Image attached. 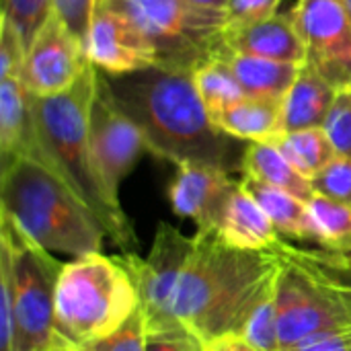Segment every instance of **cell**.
<instances>
[{
  "label": "cell",
  "mask_w": 351,
  "mask_h": 351,
  "mask_svg": "<svg viewBox=\"0 0 351 351\" xmlns=\"http://www.w3.org/2000/svg\"><path fill=\"white\" fill-rule=\"evenodd\" d=\"M280 251L284 265L278 274L276 304L282 351L311 335L351 325V284L335 276L351 267L350 257L298 251L286 241Z\"/></svg>",
  "instance_id": "obj_6"
},
{
  "label": "cell",
  "mask_w": 351,
  "mask_h": 351,
  "mask_svg": "<svg viewBox=\"0 0 351 351\" xmlns=\"http://www.w3.org/2000/svg\"><path fill=\"white\" fill-rule=\"evenodd\" d=\"M193 82L212 117L245 99L230 64L222 56L199 66L193 72Z\"/></svg>",
  "instance_id": "obj_25"
},
{
  "label": "cell",
  "mask_w": 351,
  "mask_h": 351,
  "mask_svg": "<svg viewBox=\"0 0 351 351\" xmlns=\"http://www.w3.org/2000/svg\"><path fill=\"white\" fill-rule=\"evenodd\" d=\"M0 156L2 162L25 156L43 165L31 95L21 78L0 80Z\"/></svg>",
  "instance_id": "obj_17"
},
{
  "label": "cell",
  "mask_w": 351,
  "mask_h": 351,
  "mask_svg": "<svg viewBox=\"0 0 351 351\" xmlns=\"http://www.w3.org/2000/svg\"><path fill=\"white\" fill-rule=\"evenodd\" d=\"M245 191L259 204V208L267 214L280 237H288L294 241H308L313 243V224L308 216L306 202L294 197L292 193L265 185L253 177L241 179Z\"/></svg>",
  "instance_id": "obj_22"
},
{
  "label": "cell",
  "mask_w": 351,
  "mask_h": 351,
  "mask_svg": "<svg viewBox=\"0 0 351 351\" xmlns=\"http://www.w3.org/2000/svg\"><path fill=\"white\" fill-rule=\"evenodd\" d=\"M193 6L199 8H210V10H226V2L228 0H185Z\"/></svg>",
  "instance_id": "obj_37"
},
{
  "label": "cell",
  "mask_w": 351,
  "mask_h": 351,
  "mask_svg": "<svg viewBox=\"0 0 351 351\" xmlns=\"http://www.w3.org/2000/svg\"><path fill=\"white\" fill-rule=\"evenodd\" d=\"M286 351H351V325L311 335Z\"/></svg>",
  "instance_id": "obj_35"
},
{
  "label": "cell",
  "mask_w": 351,
  "mask_h": 351,
  "mask_svg": "<svg viewBox=\"0 0 351 351\" xmlns=\"http://www.w3.org/2000/svg\"><path fill=\"white\" fill-rule=\"evenodd\" d=\"M84 53L97 70L107 74L138 72L156 66L154 51L142 33L109 0H95Z\"/></svg>",
  "instance_id": "obj_13"
},
{
  "label": "cell",
  "mask_w": 351,
  "mask_h": 351,
  "mask_svg": "<svg viewBox=\"0 0 351 351\" xmlns=\"http://www.w3.org/2000/svg\"><path fill=\"white\" fill-rule=\"evenodd\" d=\"M212 119L241 142H271L282 134V101L245 97Z\"/></svg>",
  "instance_id": "obj_20"
},
{
  "label": "cell",
  "mask_w": 351,
  "mask_h": 351,
  "mask_svg": "<svg viewBox=\"0 0 351 351\" xmlns=\"http://www.w3.org/2000/svg\"><path fill=\"white\" fill-rule=\"evenodd\" d=\"M99 95V70L88 64L78 82L53 97H31L43 165L56 171L99 216L107 234L125 253H136L134 228L103 191L90 158V111Z\"/></svg>",
  "instance_id": "obj_3"
},
{
  "label": "cell",
  "mask_w": 351,
  "mask_h": 351,
  "mask_svg": "<svg viewBox=\"0 0 351 351\" xmlns=\"http://www.w3.org/2000/svg\"><path fill=\"white\" fill-rule=\"evenodd\" d=\"M337 95L311 66H302L296 82L282 99V134L323 128Z\"/></svg>",
  "instance_id": "obj_18"
},
{
  "label": "cell",
  "mask_w": 351,
  "mask_h": 351,
  "mask_svg": "<svg viewBox=\"0 0 351 351\" xmlns=\"http://www.w3.org/2000/svg\"><path fill=\"white\" fill-rule=\"evenodd\" d=\"M241 173L265 185L284 189L302 202H311L315 197L311 181L302 177L271 142H247Z\"/></svg>",
  "instance_id": "obj_21"
},
{
  "label": "cell",
  "mask_w": 351,
  "mask_h": 351,
  "mask_svg": "<svg viewBox=\"0 0 351 351\" xmlns=\"http://www.w3.org/2000/svg\"><path fill=\"white\" fill-rule=\"evenodd\" d=\"M284 263L276 251H243L212 230H195L175 300V321L204 346L239 333L253 304Z\"/></svg>",
  "instance_id": "obj_2"
},
{
  "label": "cell",
  "mask_w": 351,
  "mask_h": 351,
  "mask_svg": "<svg viewBox=\"0 0 351 351\" xmlns=\"http://www.w3.org/2000/svg\"><path fill=\"white\" fill-rule=\"evenodd\" d=\"M239 181L228 171L208 165H179L169 183V204L181 218L195 222L197 230H216L224 206Z\"/></svg>",
  "instance_id": "obj_14"
},
{
  "label": "cell",
  "mask_w": 351,
  "mask_h": 351,
  "mask_svg": "<svg viewBox=\"0 0 351 351\" xmlns=\"http://www.w3.org/2000/svg\"><path fill=\"white\" fill-rule=\"evenodd\" d=\"M138 125L109 99L99 80V95L90 111V158L107 197L119 204V187L146 152Z\"/></svg>",
  "instance_id": "obj_11"
},
{
  "label": "cell",
  "mask_w": 351,
  "mask_h": 351,
  "mask_svg": "<svg viewBox=\"0 0 351 351\" xmlns=\"http://www.w3.org/2000/svg\"><path fill=\"white\" fill-rule=\"evenodd\" d=\"M214 232L226 245L243 251H276L282 243L280 232L241 181L230 193Z\"/></svg>",
  "instance_id": "obj_16"
},
{
  "label": "cell",
  "mask_w": 351,
  "mask_h": 351,
  "mask_svg": "<svg viewBox=\"0 0 351 351\" xmlns=\"http://www.w3.org/2000/svg\"><path fill=\"white\" fill-rule=\"evenodd\" d=\"M0 216L49 253H101L107 234L90 206L49 167L33 158L2 162Z\"/></svg>",
  "instance_id": "obj_4"
},
{
  "label": "cell",
  "mask_w": 351,
  "mask_h": 351,
  "mask_svg": "<svg viewBox=\"0 0 351 351\" xmlns=\"http://www.w3.org/2000/svg\"><path fill=\"white\" fill-rule=\"evenodd\" d=\"M0 234L10 241L14 265L10 351H58L56 290L64 263L4 216H0Z\"/></svg>",
  "instance_id": "obj_8"
},
{
  "label": "cell",
  "mask_w": 351,
  "mask_h": 351,
  "mask_svg": "<svg viewBox=\"0 0 351 351\" xmlns=\"http://www.w3.org/2000/svg\"><path fill=\"white\" fill-rule=\"evenodd\" d=\"M82 351H146V323L142 311H138L119 331L86 346Z\"/></svg>",
  "instance_id": "obj_31"
},
{
  "label": "cell",
  "mask_w": 351,
  "mask_h": 351,
  "mask_svg": "<svg viewBox=\"0 0 351 351\" xmlns=\"http://www.w3.org/2000/svg\"><path fill=\"white\" fill-rule=\"evenodd\" d=\"M226 49L296 66L306 64V47L290 14H274L253 25L228 27Z\"/></svg>",
  "instance_id": "obj_15"
},
{
  "label": "cell",
  "mask_w": 351,
  "mask_h": 351,
  "mask_svg": "<svg viewBox=\"0 0 351 351\" xmlns=\"http://www.w3.org/2000/svg\"><path fill=\"white\" fill-rule=\"evenodd\" d=\"M146 39L156 66L195 72L226 51V10L193 6L185 0H109Z\"/></svg>",
  "instance_id": "obj_7"
},
{
  "label": "cell",
  "mask_w": 351,
  "mask_h": 351,
  "mask_svg": "<svg viewBox=\"0 0 351 351\" xmlns=\"http://www.w3.org/2000/svg\"><path fill=\"white\" fill-rule=\"evenodd\" d=\"M284 265V263H282ZM282 269V267H280ZM280 274V271H278ZM276 290H278V276L267 284L261 292L257 302L253 304L251 313L247 315L245 323L241 325V335L251 346L261 351H282L280 335H278V304H276Z\"/></svg>",
  "instance_id": "obj_26"
},
{
  "label": "cell",
  "mask_w": 351,
  "mask_h": 351,
  "mask_svg": "<svg viewBox=\"0 0 351 351\" xmlns=\"http://www.w3.org/2000/svg\"><path fill=\"white\" fill-rule=\"evenodd\" d=\"M323 130L327 132L335 152L351 158V90L337 95Z\"/></svg>",
  "instance_id": "obj_30"
},
{
  "label": "cell",
  "mask_w": 351,
  "mask_h": 351,
  "mask_svg": "<svg viewBox=\"0 0 351 351\" xmlns=\"http://www.w3.org/2000/svg\"><path fill=\"white\" fill-rule=\"evenodd\" d=\"M343 4L348 6V10H350V14H351V0H343Z\"/></svg>",
  "instance_id": "obj_38"
},
{
  "label": "cell",
  "mask_w": 351,
  "mask_h": 351,
  "mask_svg": "<svg viewBox=\"0 0 351 351\" xmlns=\"http://www.w3.org/2000/svg\"><path fill=\"white\" fill-rule=\"evenodd\" d=\"M58 351H80V350H58Z\"/></svg>",
  "instance_id": "obj_39"
},
{
  "label": "cell",
  "mask_w": 351,
  "mask_h": 351,
  "mask_svg": "<svg viewBox=\"0 0 351 351\" xmlns=\"http://www.w3.org/2000/svg\"><path fill=\"white\" fill-rule=\"evenodd\" d=\"M146 351H206V346L187 329H173L146 333Z\"/></svg>",
  "instance_id": "obj_34"
},
{
  "label": "cell",
  "mask_w": 351,
  "mask_h": 351,
  "mask_svg": "<svg viewBox=\"0 0 351 351\" xmlns=\"http://www.w3.org/2000/svg\"><path fill=\"white\" fill-rule=\"evenodd\" d=\"M88 64L84 45L51 14L27 49L23 82L31 97H53L72 88Z\"/></svg>",
  "instance_id": "obj_12"
},
{
  "label": "cell",
  "mask_w": 351,
  "mask_h": 351,
  "mask_svg": "<svg viewBox=\"0 0 351 351\" xmlns=\"http://www.w3.org/2000/svg\"><path fill=\"white\" fill-rule=\"evenodd\" d=\"M226 62L230 64L245 97L253 99H278L282 101L284 95L290 90V86L296 82L300 68L296 64L276 62L259 56L249 53H237V51H224Z\"/></svg>",
  "instance_id": "obj_19"
},
{
  "label": "cell",
  "mask_w": 351,
  "mask_h": 351,
  "mask_svg": "<svg viewBox=\"0 0 351 351\" xmlns=\"http://www.w3.org/2000/svg\"><path fill=\"white\" fill-rule=\"evenodd\" d=\"M99 80L109 99L138 125L150 154L179 165L241 171V140L224 134L206 109L191 72L150 66Z\"/></svg>",
  "instance_id": "obj_1"
},
{
  "label": "cell",
  "mask_w": 351,
  "mask_h": 351,
  "mask_svg": "<svg viewBox=\"0 0 351 351\" xmlns=\"http://www.w3.org/2000/svg\"><path fill=\"white\" fill-rule=\"evenodd\" d=\"M306 64L337 93L351 90V14L343 0H298L290 12Z\"/></svg>",
  "instance_id": "obj_10"
},
{
  "label": "cell",
  "mask_w": 351,
  "mask_h": 351,
  "mask_svg": "<svg viewBox=\"0 0 351 351\" xmlns=\"http://www.w3.org/2000/svg\"><path fill=\"white\" fill-rule=\"evenodd\" d=\"M271 144L290 160V165L308 181L317 177L335 156V148L323 128H308L296 132H284Z\"/></svg>",
  "instance_id": "obj_23"
},
{
  "label": "cell",
  "mask_w": 351,
  "mask_h": 351,
  "mask_svg": "<svg viewBox=\"0 0 351 351\" xmlns=\"http://www.w3.org/2000/svg\"><path fill=\"white\" fill-rule=\"evenodd\" d=\"M206 351H261L257 350L255 346H251L247 339H243L241 335H234V333H228V335H222L214 341H210L206 346Z\"/></svg>",
  "instance_id": "obj_36"
},
{
  "label": "cell",
  "mask_w": 351,
  "mask_h": 351,
  "mask_svg": "<svg viewBox=\"0 0 351 351\" xmlns=\"http://www.w3.org/2000/svg\"><path fill=\"white\" fill-rule=\"evenodd\" d=\"M138 311V288L119 257L88 253L64 263L56 290L60 350L82 351L119 331Z\"/></svg>",
  "instance_id": "obj_5"
},
{
  "label": "cell",
  "mask_w": 351,
  "mask_h": 351,
  "mask_svg": "<svg viewBox=\"0 0 351 351\" xmlns=\"http://www.w3.org/2000/svg\"><path fill=\"white\" fill-rule=\"evenodd\" d=\"M53 14V0H2V19L10 21L23 37L25 49Z\"/></svg>",
  "instance_id": "obj_27"
},
{
  "label": "cell",
  "mask_w": 351,
  "mask_h": 351,
  "mask_svg": "<svg viewBox=\"0 0 351 351\" xmlns=\"http://www.w3.org/2000/svg\"><path fill=\"white\" fill-rule=\"evenodd\" d=\"M282 0H228L226 19L228 27H245L278 14Z\"/></svg>",
  "instance_id": "obj_33"
},
{
  "label": "cell",
  "mask_w": 351,
  "mask_h": 351,
  "mask_svg": "<svg viewBox=\"0 0 351 351\" xmlns=\"http://www.w3.org/2000/svg\"><path fill=\"white\" fill-rule=\"evenodd\" d=\"M25 58H27V49L21 33L10 21L2 19L0 21V80L6 78L23 80Z\"/></svg>",
  "instance_id": "obj_29"
},
{
  "label": "cell",
  "mask_w": 351,
  "mask_h": 351,
  "mask_svg": "<svg viewBox=\"0 0 351 351\" xmlns=\"http://www.w3.org/2000/svg\"><path fill=\"white\" fill-rule=\"evenodd\" d=\"M315 195L351 204V158L335 156L317 177L311 179Z\"/></svg>",
  "instance_id": "obj_28"
},
{
  "label": "cell",
  "mask_w": 351,
  "mask_h": 351,
  "mask_svg": "<svg viewBox=\"0 0 351 351\" xmlns=\"http://www.w3.org/2000/svg\"><path fill=\"white\" fill-rule=\"evenodd\" d=\"M308 206L313 243L327 253L351 257V204L315 195Z\"/></svg>",
  "instance_id": "obj_24"
},
{
  "label": "cell",
  "mask_w": 351,
  "mask_h": 351,
  "mask_svg": "<svg viewBox=\"0 0 351 351\" xmlns=\"http://www.w3.org/2000/svg\"><path fill=\"white\" fill-rule=\"evenodd\" d=\"M189 249L191 237H185L173 224L160 222L148 257H140L138 253L119 255V261L128 267L138 288L146 333L183 329L173 317V300Z\"/></svg>",
  "instance_id": "obj_9"
},
{
  "label": "cell",
  "mask_w": 351,
  "mask_h": 351,
  "mask_svg": "<svg viewBox=\"0 0 351 351\" xmlns=\"http://www.w3.org/2000/svg\"><path fill=\"white\" fill-rule=\"evenodd\" d=\"M95 0H53V14L68 27V31L84 45Z\"/></svg>",
  "instance_id": "obj_32"
}]
</instances>
